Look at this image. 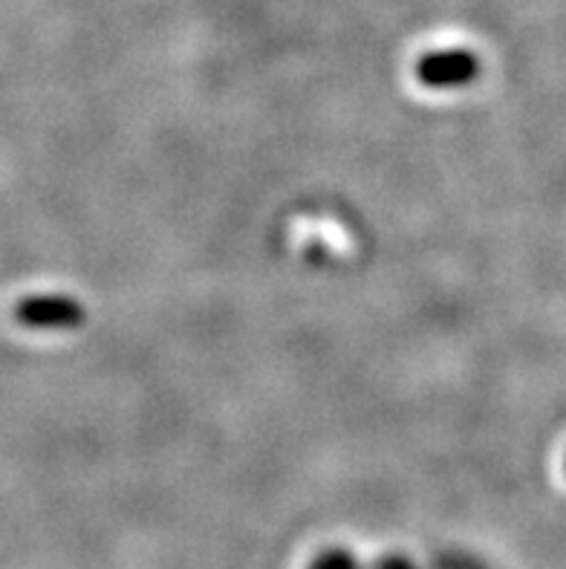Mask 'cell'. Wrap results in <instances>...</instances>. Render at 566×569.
Here are the masks:
<instances>
[{"instance_id": "cell-2", "label": "cell", "mask_w": 566, "mask_h": 569, "mask_svg": "<svg viewBox=\"0 0 566 569\" xmlns=\"http://www.w3.org/2000/svg\"><path fill=\"white\" fill-rule=\"evenodd\" d=\"M480 76V61L468 50L428 52L416 64V79L430 90H454L466 87Z\"/></svg>"}, {"instance_id": "cell-1", "label": "cell", "mask_w": 566, "mask_h": 569, "mask_svg": "<svg viewBox=\"0 0 566 569\" xmlns=\"http://www.w3.org/2000/svg\"><path fill=\"white\" fill-rule=\"evenodd\" d=\"M14 318L32 330H76L85 325V307L70 296H29L14 307Z\"/></svg>"}]
</instances>
